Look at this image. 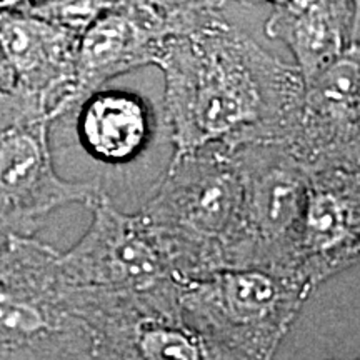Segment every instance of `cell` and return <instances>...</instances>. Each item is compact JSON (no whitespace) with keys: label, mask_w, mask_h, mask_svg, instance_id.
Wrapping results in <instances>:
<instances>
[{"label":"cell","mask_w":360,"mask_h":360,"mask_svg":"<svg viewBox=\"0 0 360 360\" xmlns=\"http://www.w3.org/2000/svg\"><path fill=\"white\" fill-rule=\"evenodd\" d=\"M155 65L164 75L174 155L209 146L289 141L302 75L224 17L165 39Z\"/></svg>","instance_id":"obj_1"},{"label":"cell","mask_w":360,"mask_h":360,"mask_svg":"<svg viewBox=\"0 0 360 360\" xmlns=\"http://www.w3.org/2000/svg\"><path fill=\"white\" fill-rule=\"evenodd\" d=\"M240 199V177L229 148L209 146L172 155L139 214L179 283L227 269Z\"/></svg>","instance_id":"obj_2"},{"label":"cell","mask_w":360,"mask_h":360,"mask_svg":"<svg viewBox=\"0 0 360 360\" xmlns=\"http://www.w3.org/2000/svg\"><path fill=\"white\" fill-rule=\"evenodd\" d=\"M312 290L290 276L222 269L179 285L184 321L212 359H272Z\"/></svg>","instance_id":"obj_3"},{"label":"cell","mask_w":360,"mask_h":360,"mask_svg":"<svg viewBox=\"0 0 360 360\" xmlns=\"http://www.w3.org/2000/svg\"><path fill=\"white\" fill-rule=\"evenodd\" d=\"M58 255L34 236L0 238V359H94L67 305Z\"/></svg>","instance_id":"obj_4"},{"label":"cell","mask_w":360,"mask_h":360,"mask_svg":"<svg viewBox=\"0 0 360 360\" xmlns=\"http://www.w3.org/2000/svg\"><path fill=\"white\" fill-rule=\"evenodd\" d=\"M229 152L240 177L242 199L227 269L294 277L292 262L310 170L281 142L244 143Z\"/></svg>","instance_id":"obj_5"},{"label":"cell","mask_w":360,"mask_h":360,"mask_svg":"<svg viewBox=\"0 0 360 360\" xmlns=\"http://www.w3.org/2000/svg\"><path fill=\"white\" fill-rule=\"evenodd\" d=\"M92 222L58 262L65 285L119 294H155L179 287L141 214L120 212L107 193L89 207Z\"/></svg>","instance_id":"obj_6"},{"label":"cell","mask_w":360,"mask_h":360,"mask_svg":"<svg viewBox=\"0 0 360 360\" xmlns=\"http://www.w3.org/2000/svg\"><path fill=\"white\" fill-rule=\"evenodd\" d=\"M51 124L35 119L0 129V238L32 237L53 210L90 207L105 193L96 182H70L57 174Z\"/></svg>","instance_id":"obj_7"},{"label":"cell","mask_w":360,"mask_h":360,"mask_svg":"<svg viewBox=\"0 0 360 360\" xmlns=\"http://www.w3.org/2000/svg\"><path fill=\"white\" fill-rule=\"evenodd\" d=\"M285 146L310 172L360 169V39L305 80Z\"/></svg>","instance_id":"obj_8"},{"label":"cell","mask_w":360,"mask_h":360,"mask_svg":"<svg viewBox=\"0 0 360 360\" xmlns=\"http://www.w3.org/2000/svg\"><path fill=\"white\" fill-rule=\"evenodd\" d=\"M360 262V169L312 170L292 276L315 290Z\"/></svg>","instance_id":"obj_9"},{"label":"cell","mask_w":360,"mask_h":360,"mask_svg":"<svg viewBox=\"0 0 360 360\" xmlns=\"http://www.w3.org/2000/svg\"><path fill=\"white\" fill-rule=\"evenodd\" d=\"M80 35L25 12H0V47L15 84L47 107L52 120L74 110Z\"/></svg>","instance_id":"obj_10"},{"label":"cell","mask_w":360,"mask_h":360,"mask_svg":"<svg viewBox=\"0 0 360 360\" xmlns=\"http://www.w3.org/2000/svg\"><path fill=\"white\" fill-rule=\"evenodd\" d=\"M167 39L134 0H117L84 30L75 57L74 109L112 79L155 65Z\"/></svg>","instance_id":"obj_11"},{"label":"cell","mask_w":360,"mask_h":360,"mask_svg":"<svg viewBox=\"0 0 360 360\" xmlns=\"http://www.w3.org/2000/svg\"><path fill=\"white\" fill-rule=\"evenodd\" d=\"M269 39L281 40L295 58L304 82L357 40L354 0H285L265 22Z\"/></svg>","instance_id":"obj_12"},{"label":"cell","mask_w":360,"mask_h":360,"mask_svg":"<svg viewBox=\"0 0 360 360\" xmlns=\"http://www.w3.org/2000/svg\"><path fill=\"white\" fill-rule=\"evenodd\" d=\"M77 134L94 159L120 165L137 159L154 134L146 98L127 90L98 89L79 103Z\"/></svg>","instance_id":"obj_13"},{"label":"cell","mask_w":360,"mask_h":360,"mask_svg":"<svg viewBox=\"0 0 360 360\" xmlns=\"http://www.w3.org/2000/svg\"><path fill=\"white\" fill-rule=\"evenodd\" d=\"M146 11L165 37L188 34L219 19L229 0H134Z\"/></svg>","instance_id":"obj_14"},{"label":"cell","mask_w":360,"mask_h":360,"mask_svg":"<svg viewBox=\"0 0 360 360\" xmlns=\"http://www.w3.org/2000/svg\"><path fill=\"white\" fill-rule=\"evenodd\" d=\"M115 2L117 0H44L40 6L27 13L42 17L70 32L82 35L98 15Z\"/></svg>","instance_id":"obj_15"},{"label":"cell","mask_w":360,"mask_h":360,"mask_svg":"<svg viewBox=\"0 0 360 360\" xmlns=\"http://www.w3.org/2000/svg\"><path fill=\"white\" fill-rule=\"evenodd\" d=\"M15 87V75H13V70L11 64H8L6 53H4L2 47H0V98L12 94Z\"/></svg>","instance_id":"obj_16"},{"label":"cell","mask_w":360,"mask_h":360,"mask_svg":"<svg viewBox=\"0 0 360 360\" xmlns=\"http://www.w3.org/2000/svg\"><path fill=\"white\" fill-rule=\"evenodd\" d=\"M44 0H0V12H30Z\"/></svg>","instance_id":"obj_17"},{"label":"cell","mask_w":360,"mask_h":360,"mask_svg":"<svg viewBox=\"0 0 360 360\" xmlns=\"http://www.w3.org/2000/svg\"><path fill=\"white\" fill-rule=\"evenodd\" d=\"M229 2H238V4H272V6H277V4L285 2V0H229Z\"/></svg>","instance_id":"obj_18"},{"label":"cell","mask_w":360,"mask_h":360,"mask_svg":"<svg viewBox=\"0 0 360 360\" xmlns=\"http://www.w3.org/2000/svg\"><path fill=\"white\" fill-rule=\"evenodd\" d=\"M355 4V27H357V39L360 34V0H354Z\"/></svg>","instance_id":"obj_19"}]
</instances>
